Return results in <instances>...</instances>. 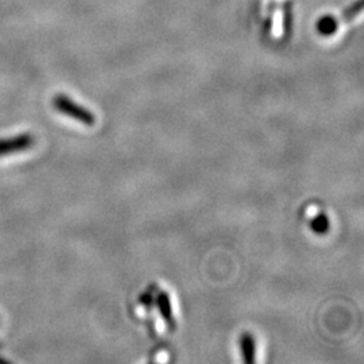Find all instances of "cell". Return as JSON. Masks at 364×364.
<instances>
[{"instance_id":"obj_4","label":"cell","mask_w":364,"mask_h":364,"mask_svg":"<svg viewBox=\"0 0 364 364\" xmlns=\"http://www.w3.org/2000/svg\"><path fill=\"white\" fill-rule=\"evenodd\" d=\"M30 144H31V139H28V138H19V139H13V141H1L0 142V154H6V153H11V151L25 149Z\"/></svg>"},{"instance_id":"obj_7","label":"cell","mask_w":364,"mask_h":364,"mask_svg":"<svg viewBox=\"0 0 364 364\" xmlns=\"http://www.w3.org/2000/svg\"><path fill=\"white\" fill-rule=\"evenodd\" d=\"M363 9V0H356L352 6H350L346 11H344V18L347 21H352L358 14L362 13Z\"/></svg>"},{"instance_id":"obj_3","label":"cell","mask_w":364,"mask_h":364,"mask_svg":"<svg viewBox=\"0 0 364 364\" xmlns=\"http://www.w3.org/2000/svg\"><path fill=\"white\" fill-rule=\"evenodd\" d=\"M255 338L251 333H243L240 338V352L245 363H254L255 362Z\"/></svg>"},{"instance_id":"obj_5","label":"cell","mask_w":364,"mask_h":364,"mask_svg":"<svg viewBox=\"0 0 364 364\" xmlns=\"http://www.w3.org/2000/svg\"><path fill=\"white\" fill-rule=\"evenodd\" d=\"M317 30L323 36H332L338 30V21L331 15H326L317 22Z\"/></svg>"},{"instance_id":"obj_1","label":"cell","mask_w":364,"mask_h":364,"mask_svg":"<svg viewBox=\"0 0 364 364\" xmlns=\"http://www.w3.org/2000/svg\"><path fill=\"white\" fill-rule=\"evenodd\" d=\"M54 105L63 114H65L68 117H73V119H76V120L87 124V126H92L96 122V117H95V115L92 114L90 109L78 105L77 103H75L73 100H70L69 97L63 96V95H60V96H57L54 99Z\"/></svg>"},{"instance_id":"obj_6","label":"cell","mask_w":364,"mask_h":364,"mask_svg":"<svg viewBox=\"0 0 364 364\" xmlns=\"http://www.w3.org/2000/svg\"><path fill=\"white\" fill-rule=\"evenodd\" d=\"M312 230L316 234H326L329 230V219L326 215H318L314 220L312 221Z\"/></svg>"},{"instance_id":"obj_2","label":"cell","mask_w":364,"mask_h":364,"mask_svg":"<svg viewBox=\"0 0 364 364\" xmlns=\"http://www.w3.org/2000/svg\"><path fill=\"white\" fill-rule=\"evenodd\" d=\"M156 306L159 309V313L164 318V321L166 323V326L170 329L176 328V318L173 314V306H171V301H170L169 294L165 291H161L156 296Z\"/></svg>"}]
</instances>
